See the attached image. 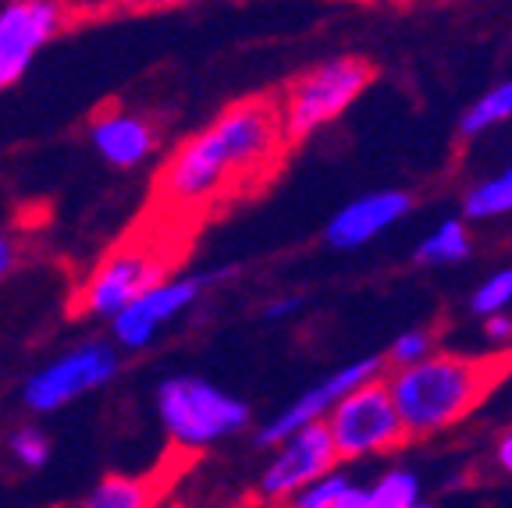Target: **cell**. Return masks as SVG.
<instances>
[{"label": "cell", "mask_w": 512, "mask_h": 508, "mask_svg": "<svg viewBox=\"0 0 512 508\" xmlns=\"http://www.w3.org/2000/svg\"><path fill=\"white\" fill-rule=\"evenodd\" d=\"M285 146L278 100L253 96L224 107L164 160L153 182V214L171 228L200 221L246 189L264 185L285 157Z\"/></svg>", "instance_id": "6da1fadb"}, {"label": "cell", "mask_w": 512, "mask_h": 508, "mask_svg": "<svg viewBox=\"0 0 512 508\" xmlns=\"http://www.w3.org/2000/svg\"><path fill=\"white\" fill-rule=\"evenodd\" d=\"M512 370V352L505 356H459L438 352L416 359L409 366H395L388 377V391L406 423L409 437H431L456 427L491 395L502 374Z\"/></svg>", "instance_id": "7a4b0ae2"}, {"label": "cell", "mask_w": 512, "mask_h": 508, "mask_svg": "<svg viewBox=\"0 0 512 508\" xmlns=\"http://www.w3.org/2000/svg\"><path fill=\"white\" fill-rule=\"evenodd\" d=\"M171 235H178V228L168 224L164 235H132L121 246H114L104 260L96 263L86 285L75 292L72 310L89 313V317H114L136 295H143L160 278H168L171 263L178 256Z\"/></svg>", "instance_id": "3957f363"}, {"label": "cell", "mask_w": 512, "mask_h": 508, "mask_svg": "<svg viewBox=\"0 0 512 508\" xmlns=\"http://www.w3.org/2000/svg\"><path fill=\"white\" fill-rule=\"evenodd\" d=\"M370 82H374V68L363 57H331L299 75L296 82H288L278 100L285 143H303L313 132L342 118L367 93Z\"/></svg>", "instance_id": "277c9868"}, {"label": "cell", "mask_w": 512, "mask_h": 508, "mask_svg": "<svg viewBox=\"0 0 512 508\" xmlns=\"http://www.w3.org/2000/svg\"><path fill=\"white\" fill-rule=\"evenodd\" d=\"M157 416L171 441L189 452L249 427V405L196 374L160 381Z\"/></svg>", "instance_id": "5b68a950"}, {"label": "cell", "mask_w": 512, "mask_h": 508, "mask_svg": "<svg viewBox=\"0 0 512 508\" xmlns=\"http://www.w3.org/2000/svg\"><path fill=\"white\" fill-rule=\"evenodd\" d=\"M331 441L338 448V459H367V455L395 452L409 441L406 423L392 402V391L381 377L356 384L345 391L331 413L324 416Z\"/></svg>", "instance_id": "8992f818"}, {"label": "cell", "mask_w": 512, "mask_h": 508, "mask_svg": "<svg viewBox=\"0 0 512 508\" xmlns=\"http://www.w3.org/2000/svg\"><path fill=\"white\" fill-rule=\"evenodd\" d=\"M232 274H235V267L207 270V274H182V278H160L157 285H150L143 295H136V299L128 302L125 310H118L111 317L118 345L132 352L146 349L171 317L189 310L192 302L200 299L210 285L228 281Z\"/></svg>", "instance_id": "52a82bcc"}, {"label": "cell", "mask_w": 512, "mask_h": 508, "mask_svg": "<svg viewBox=\"0 0 512 508\" xmlns=\"http://www.w3.org/2000/svg\"><path fill=\"white\" fill-rule=\"evenodd\" d=\"M118 374V352L107 342H86L68 356L54 359L25 381L22 402L32 413H54L61 405L75 402L86 391L100 388Z\"/></svg>", "instance_id": "ba28073f"}, {"label": "cell", "mask_w": 512, "mask_h": 508, "mask_svg": "<svg viewBox=\"0 0 512 508\" xmlns=\"http://www.w3.org/2000/svg\"><path fill=\"white\" fill-rule=\"evenodd\" d=\"M68 0H11L0 11V89L15 86L57 32L68 25Z\"/></svg>", "instance_id": "9c48e42d"}, {"label": "cell", "mask_w": 512, "mask_h": 508, "mask_svg": "<svg viewBox=\"0 0 512 508\" xmlns=\"http://www.w3.org/2000/svg\"><path fill=\"white\" fill-rule=\"evenodd\" d=\"M335 462L338 448L324 420L306 423L278 441V452L256 480V494H260V501H292V494L303 491L320 473L335 469Z\"/></svg>", "instance_id": "30bf717a"}, {"label": "cell", "mask_w": 512, "mask_h": 508, "mask_svg": "<svg viewBox=\"0 0 512 508\" xmlns=\"http://www.w3.org/2000/svg\"><path fill=\"white\" fill-rule=\"evenodd\" d=\"M381 370H384V359H377V356L356 359V363L335 370L331 377H324L320 384H313L310 391H303L292 405H285L271 423H264V430L256 434V445H278L281 437H288L292 430L306 427V423L324 420V416L331 413V405H335L345 391H352L356 384L370 381V377H381Z\"/></svg>", "instance_id": "8fae6325"}, {"label": "cell", "mask_w": 512, "mask_h": 508, "mask_svg": "<svg viewBox=\"0 0 512 508\" xmlns=\"http://www.w3.org/2000/svg\"><path fill=\"white\" fill-rule=\"evenodd\" d=\"M413 210V196L399 189L370 192V196L352 199L349 207H342L324 228V239L331 249H360L374 242L377 235L399 224L402 217Z\"/></svg>", "instance_id": "7c38bea8"}, {"label": "cell", "mask_w": 512, "mask_h": 508, "mask_svg": "<svg viewBox=\"0 0 512 508\" xmlns=\"http://www.w3.org/2000/svg\"><path fill=\"white\" fill-rule=\"evenodd\" d=\"M93 146L96 153L114 167H136L157 146V132L150 121L136 118L128 111H107L93 118Z\"/></svg>", "instance_id": "4fadbf2b"}, {"label": "cell", "mask_w": 512, "mask_h": 508, "mask_svg": "<svg viewBox=\"0 0 512 508\" xmlns=\"http://www.w3.org/2000/svg\"><path fill=\"white\" fill-rule=\"evenodd\" d=\"M292 505L299 508H367V487L349 480L345 473H320L317 480L292 494Z\"/></svg>", "instance_id": "5bb4252c"}, {"label": "cell", "mask_w": 512, "mask_h": 508, "mask_svg": "<svg viewBox=\"0 0 512 508\" xmlns=\"http://www.w3.org/2000/svg\"><path fill=\"white\" fill-rule=\"evenodd\" d=\"M470 231L459 217H448L438 228L427 235L420 246H416V263L424 267H441V263H459L470 256Z\"/></svg>", "instance_id": "9a60e30c"}, {"label": "cell", "mask_w": 512, "mask_h": 508, "mask_svg": "<svg viewBox=\"0 0 512 508\" xmlns=\"http://www.w3.org/2000/svg\"><path fill=\"white\" fill-rule=\"evenodd\" d=\"M424 484L413 469H384L381 477L367 487V508H416L424 498Z\"/></svg>", "instance_id": "2e32d148"}, {"label": "cell", "mask_w": 512, "mask_h": 508, "mask_svg": "<svg viewBox=\"0 0 512 508\" xmlns=\"http://www.w3.org/2000/svg\"><path fill=\"white\" fill-rule=\"evenodd\" d=\"M463 214L470 221H488V217L512 214V167H505L495 178H484L480 185H473L463 199Z\"/></svg>", "instance_id": "e0dca14e"}, {"label": "cell", "mask_w": 512, "mask_h": 508, "mask_svg": "<svg viewBox=\"0 0 512 508\" xmlns=\"http://www.w3.org/2000/svg\"><path fill=\"white\" fill-rule=\"evenodd\" d=\"M512 118V82H498L488 93L480 96L477 104L459 118V135L463 139H473V135L488 132V128L502 125V121Z\"/></svg>", "instance_id": "ac0fdd59"}, {"label": "cell", "mask_w": 512, "mask_h": 508, "mask_svg": "<svg viewBox=\"0 0 512 508\" xmlns=\"http://www.w3.org/2000/svg\"><path fill=\"white\" fill-rule=\"evenodd\" d=\"M157 498L146 477H104L93 487L86 505L89 508H146Z\"/></svg>", "instance_id": "d6986e66"}, {"label": "cell", "mask_w": 512, "mask_h": 508, "mask_svg": "<svg viewBox=\"0 0 512 508\" xmlns=\"http://www.w3.org/2000/svg\"><path fill=\"white\" fill-rule=\"evenodd\" d=\"M512 306V270H495L488 281H480L477 292L470 299V310L477 317H488V313H498V310H509Z\"/></svg>", "instance_id": "ffe728a7"}, {"label": "cell", "mask_w": 512, "mask_h": 508, "mask_svg": "<svg viewBox=\"0 0 512 508\" xmlns=\"http://www.w3.org/2000/svg\"><path fill=\"white\" fill-rule=\"evenodd\" d=\"M434 349H438V345H434V334L424 331V327H413V331H402L392 342V349H388V363L409 366V363H416V359L431 356Z\"/></svg>", "instance_id": "44dd1931"}, {"label": "cell", "mask_w": 512, "mask_h": 508, "mask_svg": "<svg viewBox=\"0 0 512 508\" xmlns=\"http://www.w3.org/2000/svg\"><path fill=\"white\" fill-rule=\"evenodd\" d=\"M11 455H15L22 466L29 469H40L43 462H47L50 455V445H47V437L40 434V430H18L15 437H11Z\"/></svg>", "instance_id": "7402d4cb"}, {"label": "cell", "mask_w": 512, "mask_h": 508, "mask_svg": "<svg viewBox=\"0 0 512 508\" xmlns=\"http://www.w3.org/2000/svg\"><path fill=\"white\" fill-rule=\"evenodd\" d=\"M484 338L495 345H509L512 342V317L505 310L498 313H488L484 317Z\"/></svg>", "instance_id": "603a6c76"}, {"label": "cell", "mask_w": 512, "mask_h": 508, "mask_svg": "<svg viewBox=\"0 0 512 508\" xmlns=\"http://www.w3.org/2000/svg\"><path fill=\"white\" fill-rule=\"evenodd\" d=\"M299 306H303V299H296V295H285V299H274L264 313H267V320H281V317H292Z\"/></svg>", "instance_id": "cb8c5ba5"}, {"label": "cell", "mask_w": 512, "mask_h": 508, "mask_svg": "<svg viewBox=\"0 0 512 508\" xmlns=\"http://www.w3.org/2000/svg\"><path fill=\"white\" fill-rule=\"evenodd\" d=\"M15 260H18L15 242H11L8 235H0V278H4V274H8V270L15 267Z\"/></svg>", "instance_id": "d4e9b609"}, {"label": "cell", "mask_w": 512, "mask_h": 508, "mask_svg": "<svg viewBox=\"0 0 512 508\" xmlns=\"http://www.w3.org/2000/svg\"><path fill=\"white\" fill-rule=\"evenodd\" d=\"M495 459H498V466H502L505 473H509V477H512V430L502 437V441H498V448H495Z\"/></svg>", "instance_id": "484cf974"}, {"label": "cell", "mask_w": 512, "mask_h": 508, "mask_svg": "<svg viewBox=\"0 0 512 508\" xmlns=\"http://www.w3.org/2000/svg\"><path fill=\"white\" fill-rule=\"evenodd\" d=\"M150 8H171V4H189V0H143Z\"/></svg>", "instance_id": "4316f807"}]
</instances>
